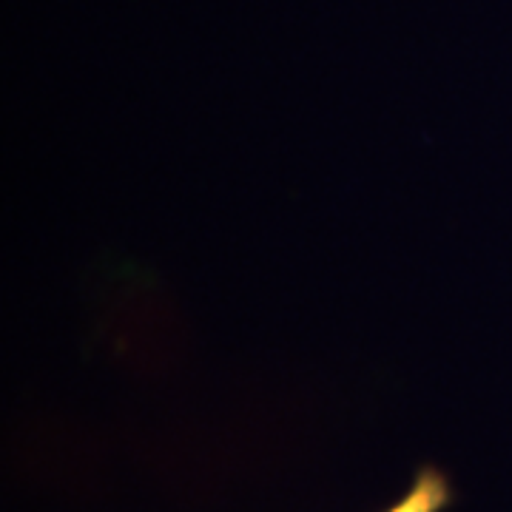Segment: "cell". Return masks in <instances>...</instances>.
Segmentation results:
<instances>
[{
  "label": "cell",
  "instance_id": "cell-1",
  "mask_svg": "<svg viewBox=\"0 0 512 512\" xmlns=\"http://www.w3.org/2000/svg\"><path fill=\"white\" fill-rule=\"evenodd\" d=\"M453 501H456V490L450 476L433 464H424L413 473L410 487L382 512H447Z\"/></svg>",
  "mask_w": 512,
  "mask_h": 512
}]
</instances>
